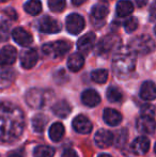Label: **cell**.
Listing matches in <instances>:
<instances>
[{"instance_id": "15", "label": "cell", "mask_w": 156, "mask_h": 157, "mask_svg": "<svg viewBox=\"0 0 156 157\" xmlns=\"http://www.w3.org/2000/svg\"><path fill=\"white\" fill-rule=\"evenodd\" d=\"M38 52L34 49H26L21 55V64L24 68L29 70L32 68L38 62Z\"/></svg>"}, {"instance_id": "20", "label": "cell", "mask_w": 156, "mask_h": 157, "mask_svg": "<svg viewBox=\"0 0 156 157\" xmlns=\"http://www.w3.org/2000/svg\"><path fill=\"white\" fill-rule=\"evenodd\" d=\"M103 119L104 121L110 126H117L122 121V116L119 111L111 108H107L104 110V114H103Z\"/></svg>"}, {"instance_id": "9", "label": "cell", "mask_w": 156, "mask_h": 157, "mask_svg": "<svg viewBox=\"0 0 156 157\" xmlns=\"http://www.w3.org/2000/svg\"><path fill=\"white\" fill-rule=\"evenodd\" d=\"M17 52L13 46H4L0 50V66L12 65L16 61Z\"/></svg>"}, {"instance_id": "14", "label": "cell", "mask_w": 156, "mask_h": 157, "mask_svg": "<svg viewBox=\"0 0 156 157\" xmlns=\"http://www.w3.org/2000/svg\"><path fill=\"white\" fill-rule=\"evenodd\" d=\"M73 128L74 130H76L79 134H89L92 130V123L90 122V120L87 117L82 116V114H79L73 120Z\"/></svg>"}, {"instance_id": "34", "label": "cell", "mask_w": 156, "mask_h": 157, "mask_svg": "<svg viewBox=\"0 0 156 157\" xmlns=\"http://www.w3.org/2000/svg\"><path fill=\"white\" fill-rule=\"evenodd\" d=\"M9 36H10V27H9L8 23L2 21L0 24V42L8 41Z\"/></svg>"}, {"instance_id": "23", "label": "cell", "mask_w": 156, "mask_h": 157, "mask_svg": "<svg viewBox=\"0 0 156 157\" xmlns=\"http://www.w3.org/2000/svg\"><path fill=\"white\" fill-rule=\"evenodd\" d=\"M116 11H117L118 16L126 17L133 13L134 6H133V3H131V1H129V0H120L117 3Z\"/></svg>"}, {"instance_id": "30", "label": "cell", "mask_w": 156, "mask_h": 157, "mask_svg": "<svg viewBox=\"0 0 156 157\" xmlns=\"http://www.w3.org/2000/svg\"><path fill=\"white\" fill-rule=\"evenodd\" d=\"M122 97H123L122 92L120 91L119 88L113 87V86L108 88V90H107V98H108L109 101H111V103H118V101H120L122 99Z\"/></svg>"}, {"instance_id": "28", "label": "cell", "mask_w": 156, "mask_h": 157, "mask_svg": "<svg viewBox=\"0 0 156 157\" xmlns=\"http://www.w3.org/2000/svg\"><path fill=\"white\" fill-rule=\"evenodd\" d=\"M55 149L48 145H38L33 151L34 157H54Z\"/></svg>"}, {"instance_id": "44", "label": "cell", "mask_w": 156, "mask_h": 157, "mask_svg": "<svg viewBox=\"0 0 156 157\" xmlns=\"http://www.w3.org/2000/svg\"><path fill=\"white\" fill-rule=\"evenodd\" d=\"M155 152H156V144H155Z\"/></svg>"}, {"instance_id": "25", "label": "cell", "mask_w": 156, "mask_h": 157, "mask_svg": "<svg viewBox=\"0 0 156 157\" xmlns=\"http://www.w3.org/2000/svg\"><path fill=\"white\" fill-rule=\"evenodd\" d=\"M109 13V9L106 4H95L92 8L91 14L92 17L96 21H103L106 18V16Z\"/></svg>"}, {"instance_id": "29", "label": "cell", "mask_w": 156, "mask_h": 157, "mask_svg": "<svg viewBox=\"0 0 156 157\" xmlns=\"http://www.w3.org/2000/svg\"><path fill=\"white\" fill-rule=\"evenodd\" d=\"M91 79L96 83H105L108 79V72L106 70H95L91 73Z\"/></svg>"}, {"instance_id": "24", "label": "cell", "mask_w": 156, "mask_h": 157, "mask_svg": "<svg viewBox=\"0 0 156 157\" xmlns=\"http://www.w3.org/2000/svg\"><path fill=\"white\" fill-rule=\"evenodd\" d=\"M49 138L52 141H60L62 139V137L64 136V126L62 125V123L57 122L54 123L49 128Z\"/></svg>"}, {"instance_id": "36", "label": "cell", "mask_w": 156, "mask_h": 157, "mask_svg": "<svg viewBox=\"0 0 156 157\" xmlns=\"http://www.w3.org/2000/svg\"><path fill=\"white\" fill-rule=\"evenodd\" d=\"M62 157H78V154L73 149H65L62 154Z\"/></svg>"}, {"instance_id": "42", "label": "cell", "mask_w": 156, "mask_h": 157, "mask_svg": "<svg viewBox=\"0 0 156 157\" xmlns=\"http://www.w3.org/2000/svg\"><path fill=\"white\" fill-rule=\"evenodd\" d=\"M6 1H8V0H0V2H6Z\"/></svg>"}, {"instance_id": "7", "label": "cell", "mask_w": 156, "mask_h": 157, "mask_svg": "<svg viewBox=\"0 0 156 157\" xmlns=\"http://www.w3.org/2000/svg\"><path fill=\"white\" fill-rule=\"evenodd\" d=\"M65 25H67V30L71 34H78L85 29V19L81 15L77 14V13H73V14H70L67 17V21H65Z\"/></svg>"}, {"instance_id": "40", "label": "cell", "mask_w": 156, "mask_h": 157, "mask_svg": "<svg viewBox=\"0 0 156 157\" xmlns=\"http://www.w3.org/2000/svg\"><path fill=\"white\" fill-rule=\"evenodd\" d=\"M8 157H23V156L18 153H13V154H11V155H9Z\"/></svg>"}, {"instance_id": "33", "label": "cell", "mask_w": 156, "mask_h": 157, "mask_svg": "<svg viewBox=\"0 0 156 157\" xmlns=\"http://www.w3.org/2000/svg\"><path fill=\"white\" fill-rule=\"evenodd\" d=\"M113 140H115V143L117 147H123L125 144L127 140V132L126 129H121L119 132V134L116 137H113Z\"/></svg>"}, {"instance_id": "8", "label": "cell", "mask_w": 156, "mask_h": 157, "mask_svg": "<svg viewBox=\"0 0 156 157\" xmlns=\"http://www.w3.org/2000/svg\"><path fill=\"white\" fill-rule=\"evenodd\" d=\"M39 30L41 32L44 33H58L61 31L62 27H61V24L58 21L54 19L52 17L45 16L43 18L40 19L39 21Z\"/></svg>"}, {"instance_id": "39", "label": "cell", "mask_w": 156, "mask_h": 157, "mask_svg": "<svg viewBox=\"0 0 156 157\" xmlns=\"http://www.w3.org/2000/svg\"><path fill=\"white\" fill-rule=\"evenodd\" d=\"M86 1H88V0H72V3L74 4V6H81V4H83Z\"/></svg>"}, {"instance_id": "5", "label": "cell", "mask_w": 156, "mask_h": 157, "mask_svg": "<svg viewBox=\"0 0 156 157\" xmlns=\"http://www.w3.org/2000/svg\"><path fill=\"white\" fill-rule=\"evenodd\" d=\"M71 43L67 40H59L54 43H48L43 45L42 50L44 55L50 58H60L63 57L70 49H71Z\"/></svg>"}, {"instance_id": "35", "label": "cell", "mask_w": 156, "mask_h": 157, "mask_svg": "<svg viewBox=\"0 0 156 157\" xmlns=\"http://www.w3.org/2000/svg\"><path fill=\"white\" fill-rule=\"evenodd\" d=\"M153 114H154V110H153V108L151 105H146L143 108H142V116L153 117Z\"/></svg>"}, {"instance_id": "27", "label": "cell", "mask_w": 156, "mask_h": 157, "mask_svg": "<svg viewBox=\"0 0 156 157\" xmlns=\"http://www.w3.org/2000/svg\"><path fill=\"white\" fill-rule=\"evenodd\" d=\"M25 11L30 15H38L42 12L41 0H28L24 6Z\"/></svg>"}, {"instance_id": "3", "label": "cell", "mask_w": 156, "mask_h": 157, "mask_svg": "<svg viewBox=\"0 0 156 157\" xmlns=\"http://www.w3.org/2000/svg\"><path fill=\"white\" fill-rule=\"evenodd\" d=\"M52 92L48 90L42 89H31L26 94V103L34 109H41L47 106V104L51 101Z\"/></svg>"}, {"instance_id": "22", "label": "cell", "mask_w": 156, "mask_h": 157, "mask_svg": "<svg viewBox=\"0 0 156 157\" xmlns=\"http://www.w3.org/2000/svg\"><path fill=\"white\" fill-rule=\"evenodd\" d=\"M83 64H85V58L80 52H75L70 56L67 59V67L72 72H78L82 68Z\"/></svg>"}, {"instance_id": "26", "label": "cell", "mask_w": 156, "mask_h": 157, "mask_svg": "<svg viewBox=\"0 0 156 157\" xmlns=\"http://www.w3.org/2000/svg\"><path fill=\"white\" fill-rule=\"evenodd\" d=\"M32 128L36 132H42L47 124V118L43 113H38L32 118Z\"/></svg>"}, {"instance_id": "37", "label": "cell", "mask_w": 156, "mask_h": 157, "mask_svg": "<svg viewBox=\"0 0 156 157\" xmlns=\"http://www.w3.org/2000/svg\"><path fill=\"white\" fill-rule=\"evenodd\" d=\"M150 15H151V17H150V21H154L155 19H156V4H152V6H151V9H150Z\"/></svg>"}, {"instance_id": "18", "label": "cell", "mask_w": 156, "mask_h": 157, "mask_svg": "<svg viewBox=\"0 0 156 157\" xmlns=\"http://www.w3.org/2000/svg\"><path fill=\"white\" fill-rule=\"evenodd\" d=\"M51 110L57 117H59L61 119H64L67 117H69V114L71 113L72 108L71 105L69 104V101H65V99H61V101H57L56 104H54Z\"/></svg>"}, {"instance_id": "2", "label": "cell", "mask_w": 156, "mask_h": 157, "mask_svg": "<svg viewBox=\"0 0 156 157\" xmlns=\"http://www.w3.org/2000/svg\"><path fill=\"white\" fill-rule=\"evenodd\" d=\"M136 54L129 47H122L116 50L112 61L113 72L118 77L124 78L131 75L136 67Z\"/></svg>"}, {"instance_id": "1", "label": "cell", "mask_w": 156, "mask_h": 157, "mask_svg": "<svg viewBox=\"0 0 156 157\" xmlns=\"http://www.w3.org/2000/svg\"><path fill=\"white\" fill-rule=\"evenodd\" d=\"M25 116L21 108L11 103H0V142H13L21 136Z\"/></svg>"}, {"instance_id": "10", "label": "cell", "mask_w": 156, "mask_h": 157, "mask_svg": "<svg viewBox=\"0 0 156 157\" xmlns=\"http://www.w3.org/2000/svg\"><path fill=\"white\" fill-rule=\"evenodd\" d=\"M136 127L139 130L140 132H143V134H152L154 132L156 128V122L153 119V117L149 116H141L137 120L136 123Z\"/></svg>"}, {"instance_id": "13", "label": "cell", "mask_w": 156, "mask_h": 157, "mask_svg": "<svg viewBox=\"0 0 156 157\" xmlns=\"http://www.w3.org/2000/svg\"><path fill=\"white\" fill-rule=\"evenodd\" d=\"M12 37H13V40L18 44V45L24 46V47L29 46L30 44L32 43V41H33L32 35L30 34L28 31H26L24 28H21V27L15 28V29L13 30Z\"/></svg>"}, {"instance_id": "11", "label": "cell", "mask_w": 156, "mask_h": 157, "mask_svg": "<svg viewBox=\"0 0 156 157\" xmlns=\"http://www.w3.org/2000/svg\"><path fill=\"white\" fill-rule=\"evenodd\" d=\"M95 144L101 149H106L109 147L113 143V135L109 130L106 129H100L95 134L94 137Z\"/></svg>"}, {"instance_id": "16", "label": "cell", "mask_w": 156, "mask_h": 157, "mask_svg": "<svg viewBox=\"0 0 156 157\" xmlns=\"http://www.w3.org/2000/svg\"><path fill=\"white\" fill-rule=\"evenodd\" d=\"M149 149H150V140L144 136L138 137L131 143V151L137 155H143L148 153Z\"/></svg>"}, {"instance_id": "41", "label": "cell", "mask_w": 156, "mask_h": 157, "mask_svg": "<svg viewBox=\"0 0 156 157\" xmlns=\"http://www.w3.org/2000/svg\"><path fill=\"white\" fill-rule=\"evenodd\" d=\"M98 157H112V156H110L109 154H101Z\"/></svg>"}, {"instance_id": "4", "label": "cell", "mask_w": 156, "mask_h": 157, "mask_svg": "<svg viewBox=\"0 0 156 157\" xmlns=\"http://www.w3.org/2000/svg\"><path fill=\"white\" fill-rule=\"evenodd\" d=\"M128 47L135 52L136 55H148L150 52H154L156 45L155 42L153 41V39L150 35L146 34H141L138 36L134 37L129 43Z\"/></svg>"}, {"instance_id": "21", "label": "cell", "mask_w": 156, "mask_h": 157, "mask_svg": "<svg viewBox=\"0 0 156 157\" xmlns=\"http://www.w3.org/2000/svg\"><path fill=\"white\" fill-rule=\"evenodd\" d=\"M15 78V73L13 70L4 66H0V89L6 88L13 82Z\"/></svg>"}, {"instance_id": "38", "label": "cell", "mask_w": 156, "mask_h": 157, "mask_svg": "<svg viewBox=\"0 0 156 157\" xmlns=\"http://www.w3.org/2000/svg\"><path fill=\"white\" fill-rule=\"evenodd\" d=\"M135 1L139 8H142V6H144L146 3H148V0H135Z\"/></svg>"}, {"instance_id": "6", "label": "cell", "mask_w": 156, "mask_h": 157, "mask_svg": "<svg viewBox=\"0 0 156 157\" xmlns=\"http://www.w3.org/2000/svg\"><path fill=\"white\" fill-rule=\"evenodd\" d=\"M121 47V39L116 34H109L103 37L97 45L98 54H108L113 49H119Z\"/></svg>"}, {"instance_id": "32", "label": "cell", "mask_w": 156, "mask_h": 157, "mask_svg": "<svg viewBox=\"0 0 156 157\" xmlns=\"http://www.w3.org/2000/svg\"><path fill=\"white\" fill-rule=\"evenodd\" d=\"M138 28V19L136 17H129L124 21V29L127 33L134 32Z\"/></svg>"}, {"instance_id": "12", "label": "cell", "mask_w": 156, "mask_h": 157, "mask_svg": "<svg viewBox=\"0 0 156 157\" xmlns=\"http://www.w3.org/2000/svg\"><path fill=\"white\" fill-rule=\"evenodd\" d=\"M96 41V36L93 32H88L80 37L77 42V48L81 54H88L93 48Z\"/></svg>"}, {"instance_id": "43", "label": "cell", "mask_w": 156, "mask_h": 157, "mask_svg": "<svg viewBox=\"0 0 156 157\" xmlns=\"http://www.w3.org/2000/svg\"><path fill=\"white\" fill-rule=\"evenodd\" d=\"M154 32H155V35H156V25H155V27H154Z\"/></svg>"}, {"instance_id": "19", "label": "cell", "mask_w": 156, "mask_h": 157, "mask_svg": "<svg viewBox=\"0 0 156 157\" xmlns=\"http://www.w3.org/2000/svg\"><path fill=\"white\" fill-rule=\"evenodd\" d=\"M140 97L144 101L156 98V85L153 81H144L140 88Z\"/></svg>"}, {"instance_id": "17", "label": "cell", "mask_w": 156, "mask_h": 157, "mask_svg": "<svg viewBox=\"0 0 156 157\" xmlns=\"http://www.w3.org/2000/svg\"><path fill=\"white\" fill-rule=\"evenodd\" d=\"M81 101L88 107H95L101 103V96L95 90L88 89L85 90L81 94Z\"/></svg>"}, {"instance_id": "31", "label": "cell", "mask_w": 156, "mask_h": 157, "mask_svg": "<svg viewBox=\"0 0 156 157\" xmlns=\"http://www.w3.org/2000/svg\"><path fill=\"white\" fill-rule=\"evenodd\" d=\"M48 6L55 13H60L65 8V0H48Z\"/></svg>"}]
</instances>
